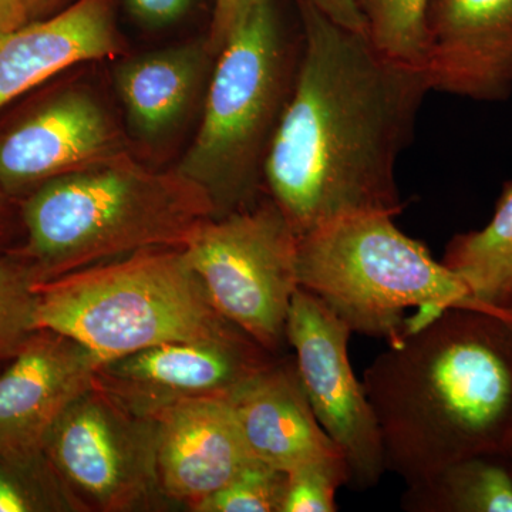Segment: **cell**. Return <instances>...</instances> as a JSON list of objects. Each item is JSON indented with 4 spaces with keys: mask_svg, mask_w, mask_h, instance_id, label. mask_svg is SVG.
I'll list each match as a JSON object with an SVG mask.
<instances>
[{
    "mask_svg": "<svg viewBox=\"0 0 512 512\" xmlns=\"http://www.w3.org/2000/svg\"><path fill=\"white\" fill-rule=\"evenodd\" d=\"M302 56L264 164V190L298 237L353 214L402 211L396 165L412 140L426 74L366 33L296 3Z\"/></svg>",
    "mask_w": 512,
    "mask_h": 512,
    "instance_id": "6da1fadb",
    "label": "cell"
},
{
    "mask_svg": "<svg viewBox=\"0 0 512 512\" xmlns=\"http://www.w3.org/2000/svg\"><path fill=\"white\" fill-rule=\"evenodd\" d=\"M384 466L406 484L512 441V318L451 308L373 360Z\"/></svg>",
    "mask_w": 512,
    "mask_h": 512,
    "instance_id": "7a4b0ae2",
    "label": "cell"
},
{
    "mask_svg": "<svg viewBox=\"0 0 512 512\" xmlns=\"http://www.w3.org/2000/svg\"><path fill=\"white\" fill-rule=\"evenodd\" d=\"M212 217L214 205L195 181L130 154L23 198L25 244L10 251L28 262L37 284L141 249L184 248Z\"/></svg>",
    "mask_w": 512,
    "mask_h": 512,
    "instance_id": "3957f363",
    "label": "cell"
},
{
    "mask_svg": "<svg viewBox=\"0 0 512 512\" xmlns=\"http://www.w3.org/2000/svg\"><path fill=\"white\" fill-rule=\"evenodd\" d=\"M301 33L286 29L275 0H254L215 59L197 134L175 167L214 205V218L252 207L264 190V164L291 100Z\"/></svg>",
    "mask_w": 512,
    "mask_h": 512,
    "instance_id": "277c9868",
    "label": "cell"
},
{
    "mask_svg": "<svg viewBox=\"0 0 512 512\" xmlns=\"http://www.w3.org/2000/svg\"><path fill=\"white\" fill-rule=\"evenodd\" d=\"M35 289V329L69 336L100 365L163 343L247 335L212 305L184 248L141 249Z\"/></svg>",
    "mask_w": 512,
    "mask_h": 512,
    "instance_id": "5b68a950",
    "label": "cell"
},
{
    "mask_svg": "<svg viewBox=\"0 0 512 512\" xmlns=\"http://www.w3.org/2000/svg\"><path fill=\"white\" fill-rule=\"evenodd\" d=\"M296 274L299 288L352 332L389 346L410 335L406 313L412 308V332L451 308L501 315L478 302L453 271L383 212L348 215L301 235Z\"/></svg>",
    "mask_w": 512,
    "mask_h": 512,
    "instance_id": "8992f818",
    "label": "cell"
},
{
    "mask_svg": "<svg viewBox=\"0 0 512 512\" xmlns=\"http://www.w3.org/2000/svg\"><path fill=\"white\" fill-rule=\"evenodd\" d=\"M298 234L271 198L202 222L184 251L212 305L266 352L284 355L298 291Z\"/></svg>",
    "mask_w": 512,
    "mask_h": 512,
    "instance_id": "52a82bcc",
    "label": "cell"
},
{
    "mask_svg": "<svg viewBox=\"0 0 512 512\" xmlns=\"http://www.w3.org/2000/svg\"><path fill=\"white\" fill-rule=\"evenodd\" d=\"M46 457L82 511H146L165 498L156 420L130 412L96 383L57 421Z\"/></svg>",
    "mask_w": 512,
    "mask_h": 512,
    "instance_id": "ba28073f",
    "label": "cell"
},
{
    "mask_svg": "<svg viewBox=\"0 0 512 512\" xmlns=\"http://www.w3.org/2000/svg\"><path fill=\"white\" fill-rule=\"evenodd\" d=\"M350 335L325 303L298 288L286 323L288 346L316 419L348 464V487L365 491L387 471L379 423L350 366Z\"/></svg>",
    "mask_w": 512,
    "mask_h": 512,
    "instance_id": "9c48e42d",
    "label": "cell"
},
{
    "mask_svg": "<svg viewBox=\"0 0 512 512\" xmlns=\"http://www.w3.org/2000/svg\"><path fill=\"white\" fill-rule=\"evenodd\" d=\"M109 107L84 84L59 87L0 133V188L10 198L130 156Z\"/></svg>",
    "mask_w": 512,
    "mask_h": 512,
    "instance_id": "30bf717a",
    "label": "cell"
},
{
    "mask_svg": "<svg viewBox=\"0 0 512 512\" xmlns=\"http://www.w3.org/2000/svg\"><path fill=\"white\" fill-rule=\"evenodd\" d=\"M99 359L76 340L35 329L0 373V463L47 461L50 433L74 400L92 389Z\"/></svg>",
    "mask_w": 512,
    "mask_h": 512,
    "instance_id": "8fae6325",
    "label": "cell"
},
{
    "mask_svg": "<svg viewBox=\"0 0 512 512\" xmlns=\"http://www.w3.org/2000/svg\"><path fill=\"white\" fill-rule=\"evenodd\" d=\"M275 357L248 335L163 343L103 363L94 383L153 419L184 400L229 396Z\"/></svg>",
    "mask_w": 512,
    "mask_h": 512,
    "instance_id": "7c38bea8",
    "label": "cell"
},
{
    "mask_svg": "<svg viewBox=\"0 0 512 512\" xmlns=\"http://www.w3.org/2000/svg\"><path fill=\"white\" fill-rule=\"evenodd\" d=\"M430 90L485 103L512 96V0H431Z\"/></svg>",
    "mask_w": 512,
    "mask_h": 512,
    "instance_id": "4fadbf2b",
    "label": "cell"
},
{
    "mask_svg": "<svg viewBox=\"0 0 512 512\" xmlns=\"http://www.w3.org/2000/svg\"><path fill=\"white\" fill-rule=\"evenodd\" d=\"M153 419L161 491L191 511L256 460L228 396L184 400Z\"/></svg>",
    "mask_w": 512,
    "mask_h": 512,
    "instance_id": "5bb4252c",
    "label": "cell"
},
{
    "mask_svg": "<svg viewBox=\"0 0 512 512\" xmlns=\"http://www.w3.org/2000/svg\"><path fill=\"white\" fill-rule=\"evenodd\" d=\"M113 0H77L69 8L0 35V109L50 77L123 53Z\"/></svg>",
    "mask_w": 512,
    "mask_h": 512,
    "instance_id": "9a60e30c",
    "label": "cell"
},
{
    "mask_svg": "<svg viewBox=\"0 0 512 512\" xmlns=\"http://www.w3.org/2000/svg\"><path fill=\"white\" fill-rule=\"evenodd\" d=\"M228 397L256 460L288 473L308 461L342 456L313 413L295 357L276 356Z\"/></svg>",
    "mask_w": 512,
    "mask_h": 512,
    "instance_id": "2e32d148",
    "label": "cell"
},
{
    "mask_svg": "<svg viewBox=\"0 0 512 512\" xmlns=\"http://www.w3.org/2000/svg\"><path fill=\"white\" fill-rule=\"evenodd\" d=\"M215 59L204 40L117 64L114 84L136 137L147 143L170 136L207 90Z\"/></svg>",
    "mask_w": 512,
    "mask_h": 512,
    "instance_id": "e0dca14e",
    "label": "cell"
},
{
    "mask_svg": "<svg viewBox=\"0 0 512 512\" xmlns=\"http://www.w3.org/2000/svg\"><path fill=\"white\" fill-rule=\"evenodd\" d=\"M441 262L478 302L512 318V181L504 185L490 222L451 239Z\"/></svg>",
    "mask_w": 512,
    "mask_h": 512,
    "instance_id": "ac0fdd59",
    "label": "cell"
},
{
    "mask_svg": "<svg viewBox=\"0 0 512 512\" xmlns=\"http://www.w3.org/2000/svg\"><path fill=\"white\" fill-rule=\"evenodd\" d=\"M409 512H512V474L501 454H477L407 484Z\"/></svg>",
    "mask_w": 512,
    "mask_h": 512,
    "instance_id": "d6986e66",
    "label": "cell"
},
{
    "mask_svg": "<svg viewBox=\"0 0 512 512\" xmlns=\"http://www.w3.org/2000/svg\"><path fill=\"white\" fill-rule=\"evenodd\" d=\"M430 3L431 0H362L367 37L394 62L423 70Z\"/></svg>",
    "mask_w": 512,
    "mask_h": 512,
    "instance_id": "ffe728a7",
    "label": "cell"
},
{
    "mask_svg": "<svg viewBox=\"0 0 512 512\" xmlns=\"http://www.w3.org/2000/svg\"><path fill=\"white\" fill-rule=\"evenodd\" d=\"M36 279L28 262L0 254V366L8 365L35 330Z\"/></svg>",
    "mask_w": 512,
    "mask_h": 512,
    "instance_id": "44dd1931",
    "label": "cell"
},
{
    "mask_svg": "<svg viewBox=\"0 0 512 512\" xmlns=\"http://www.w3.org/2000/svg\"><path fill=\"white\" fill-rule=\"evenodd\" d=\"M82 511L47 460L20 468L0 463V512Z\"/></svg>",
    "mask_w": 512,
    "mask_h": 512,
    "instance_id": "7402d4cb",
    "label": "cell"
},
{
    "mask_svg": "<svg viewBox=\"0 0 512 512\" xmlns=\"http://www.w3.org/2000/svg\"><path fill=\"white\" fill-rule=\"evenodd\" d=\"M286 473L255 460L194 512H282Z\"/></svg>",
    "mask_w": 512,
    "mask_h": 512,
    "instance_id": "603a6c76",
    "label": "cell"
},
{
    "mask_svg": "<svg viewBox=\"0 0 512 512\" xmlns=\"http://www.w3.org/2000/svg\"><path fill=\"white\" fill-rule=\"evenodd\" d=\"M348 484V464L340 454L308 461L286 473L282 512H335L336 493Z\"/></svg>",
    "mask_w": 512,
    "mask_h": 512,
    "instance_id": "cb8c5ba5",
    "label": "cell"
},
{
    "mask_svg": "<svg viewBox=\"0 0 512 512\" xmlns=\"http://www.w3.org/2000/svg\"><path fill=\"white\" fill-rule=\"evenodd\" d=\"M254 0H215L214 13L210 32H208L207 43L208 50L212 55L217 56L227 42L229 33L235 28V25L241 20L244 13Z\"/></svg>",
    "mask_w": 512,
    "mask_h": 512,
    "instance_id": "d4e9b609",
    "label": "cell"
},
{
    "mask_svg": "<svg viewBox=\"0 0 512 512\" xmlns=\"http://www.w3.org/2000/svg\"><path fill=\"white\" fill-rule=\"evenodd\" d=\"M296 3L311 6L318 10L320 15L342 28L357 33H366L362 0H296Z\"/></svg>",
    "mask_w": 512,
    "mask_h": 512,
    "instance_id": "484cf974",
    "label": "cell"
},
{
    "mask_svg": "<svg viewBox=\"0 0 512 512\" xmlns=\"http://www.w3.org/2000/svg\"><path fill=\"white\" fill-rule=\"evenodd\" d=\"M192 0H126L128 8L143 20L154 26L170 25L187 12Z\"/></svg>",
    "mask_w": 512,
    "mask_h": 512,
    "instance_id": "4316f807",
    "label": "cell"
},
{
    "mask_svg": "<svg viewBox=\"0 0 512 512\" xmlns=\"http://www.w3.org/2000/svg\"><path fill=\"white\" fill-rule=\"evenodd\" d=\"M30 22L23 0H0V35Z\"/></svg>",
    "mask_w": 512,
    "mask_h": 512,
    "instance_id": "83f0119b",
    "label": "cell"
},
{
    "mask_svg": "<svg viewBox=\"0 0 512 512\" xmlns=\"http://www.w3.org/2000/svg\"><path fill=\"white\" fill-rule=\"evenodd\" d=\"M13 198H10L5 191L0 188V254L8 252L10 241L15 229V211H13Z\"/></svg>",
    "mask_w": 512,
    "mask_h": 512,
    "instance_id": "f1b7e54d",
    "label": "cell"
},
{
    "mask_svg": "<svg viewBox=\"0 0 512 512\" xmlns=\"http://www.w3.org/2000/svg\"><path fill=\"white\" fill-rule=\"evenodd\" d=\"M57 0H23L30 20L43 19L47 10L52 9Z\"/></svg>",
    "mask_w": 512,
    "mask_h": 512,
    "instance_id": "f546056e",
    "label": "cell"
},
{
    "mask_svg": "<svg viewBox=\"0 0 512 512\" xmlns=\"http://www.w3.org/2000/svg\"><path fill=\"white\" fill-rule=\"evenodd\" d=\"M501 456L504 457V461L507 463V466L510 468L512 474V441L510 444H508V447L505 448L503 453H501Z\"/></svg>",
    "mask_w": 512,
    "mask_h": 512,
    "instance_id": "4dcf8cb0",
    "label": "cell"
}]
</instances>
